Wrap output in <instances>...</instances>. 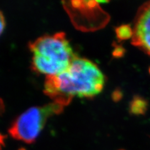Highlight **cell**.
<instances>
[{
    "instance_id": "1",
    "label": "cell",
    "mask_w": 150,
    "mask_h": 150,
    "mask_svg": "<svg viewBox=\"0 0 150 150\" xmlns=\"http://www.w3.org/2000/svg\"><path fill=\"white\" fill-rule=\"evenodd\" d=\"M105 77L97 65L85 58L76 57L59 74L46 77L45 93L54 102L64 106L74 98H91L100 94Z\"/></svg>"
},
{
    "instance_id": "2",
    "label": "cell",
    "mask_w": 150,
    "mask_h": 150,
    "mask_svg": "<svg viewBox=\"0 0 150 150\" xmlns=\"http://www.w3.org/2000/svg\"><path fill=\"white\" fill-rule=\"evenodd\" d=\"M30 48L33 68L47 77L62 73L77 57L64 33L41 36L31 42Z\"/></svg>"
},
{
    "instance_id": "3",
    "label": "cell",
    "mask_w": 150,
    "mask_h": 150,
    "mask_svg": "<svg viewBox=\"0 0 150 150\" xmlns=\"http://www.w3.org/2000/svg\"><path fill=\"white\" fill-rule=\"evenodd\" d=\"M64 107L54 101L43 106L32 107L15 121L9 133L13 138L31 143L38 137L48 118L61 113Z\"/></svg>"
},
{
    "instance_id": "4",
    "label": "cell",
    "mask_w": 150,
    "mask_h": 150,
    "mask_svg": "<svg viewBox=\"0 0 150 150\" xmlns=\"http://www.w3.org/2000/svg\"><path fill=\"white\" fill-rule=\"evenodd\" d=\"M133 30L132 43L150 55V1L140 7Z\"/></svg>"
},
{
    "instance_id": "5",
    "label": "cell",
    "mask_w": 150,
    "mask_h": 150,
    "mask_svg": "<svg viewBox=\"0 0 150 150\" xmlns=\"http://www.w3.org/2000/svg\"><path fill=\"white\" fill-rule=\"evenodd\" d=\"M148 102L140 96H134L129 104V111L134 115H142L145 114L148 108Z\"/></svg>"
},
{
    "instance_id": "6",
    "label": "cell",
    "mask_w": 150,
    "mask_h": 150,
    "mask_svg": "<svg viewBox=\"0 0 150 150\" xmlns=\"http://www.w3.org/2000/svg\"><path fill=\"white\" fill-rule=\"evenodd\" d=\"M116 35L120 40H127L133 38V30L129 25H121L116 29Z\"/></svg>"
},
{
    "instance_id": "7",
    "label": "cell",
    "mask_w": 150,
    "mask_h": 150,
    "mask_svg": "<svg viewBox=\"0 0 150 150\" xmlns=\"http://www.w3.org/2000/svg\"><path fill=\"white\" fill-rule=\"evenodd\" d=\"M5 26V21H4V18L3 16V13L0 11V35H1Z\"/></svg>"
}]
</instances>
